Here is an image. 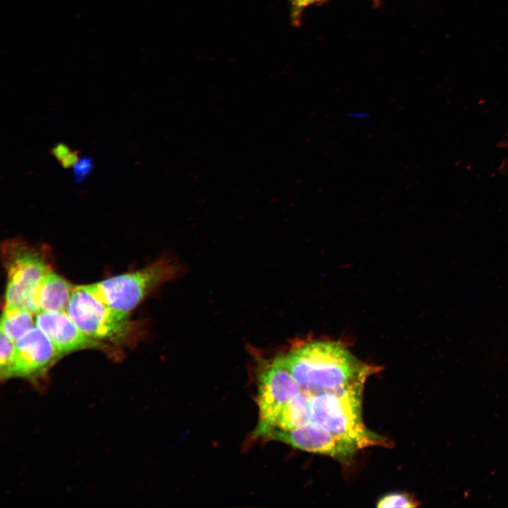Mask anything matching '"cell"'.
Segmentation results:
<instances>
[{
	"instance_id": "6da1fadb",
	"label": "cell",
	"mask_w": 508,
	"mask_h": 508,
	"mask_svg": "<svg viewBox=\"0 0 508 508\" xmlns=\"http://www.w3.org/2000/svg\"><path fill=\"white\" fill-rule=\"evenodd\" d=\"M280 358L301 389L310 392L332 390L365 380L375 370L336 341L298 344Z\"/></svg>"
},
{
	"instance_id": "7a4b0ae2",
	"label": "cell",
	"mask_w": 508,
	"mask_h": 508,
	"mask_svg": "<svg viewBox=\"0 0 508 508\" xmlns=\"http://www.w3.org/2000/svg\"><path fill=\"white\" fill-rule=\"evenodd\" d=\"M365 380L332 390L310 392L309 423L355 443L360 449L383 445L384 438L369 430L361 418L362 392Z\"/></svg>"
},
{
	"instance_id": "3957f363",
	"label": "cell",
	"mask_w": 508,
	"mask_h": 508,
	"mask_svg": "<svg viewBox=\"0 0 508 508\" xmlns=\"http://www.w3.org/2000/svg\"><path fill=\"white\" fill-rule=\"evenodd\" d=\"M179 265L169 258L158 260L137 271L114 276L85 288L106 305L129 313L161 284L175 278Z\"/></svg>"
},
{
	"instance_id": "277c9868",
	"label": "cell",
	"mask_w": 508,
	"mask_h": 508,
	"mask_svg": "<svg viewBox=\"0 0 508 508\" xmlns=\"http://www.w3.org/2000/svg\"><path fill=\"white\" fill-rule=\"evenodd\" d=\"M66 313L85 335L99 341H123L134 328L129 313L106 305L84 285L75 286Z\"/></svg>"
},
{
	"instance_id": "5b68a950",
	"label": "cell",
	"mask_w": 508,
	"mask_h": 508,
	"mask_svg": "<svg viewBox=\"0 0 508 508\" xmlns=\"http://www.w3.org/2000/svg\"><path fill=\"white\" fill-rule=\"evenodd\" d=\"M4 255L7 272L5 304L25 306L34 313L35 291L42 277L51 270L47 260L34 248L17 242L6 246Z\"/></svg>"
},
{
	"instance_id": "8992f818",
	"label": "cell",
	"mask_w": 508,
	"mask_h": 508,
	"mask_svg": "<svg viewBox=\"0 0 508 508\" xmlns=\"http://www.w3.org/2000/svg\"><path fill=\"white\" fill-rule=\"evenodd\" d=\"M300 391V385L285 367L280 356L262 361L257 398L259 421L253 437L264 438L282 408Z\"/></svg>"
},
{
	"instance_id": "52a82bcc",
	"label": "cell",
	"mask_w": 508,
	"mask_h": 508,
	"mask_svg": "<svg viewBox=\"0 0 508 508\" xmlns=\"http://www.w3.org/2000/svg\"><path fill=\"white\" fill-rule=\"evenodd\" d=\"M265 438L280 441L301 450L328 455L341 461L350 459L360 449L355 443L311 423L290 430H272Z\"/></svg>"
},
{
	"instance_id": "ba28073f",
	"label": "cell",
	"mask_w": 508,
	"mask_h": 508,
	"mask_svg": "<svg viewBox=\"0 0 508 508\" xmlns=\"http://www.w3.org/2000/svg\"><path fill=\"white\" fill-rule=\"evenodd\" d=\"M61 355L37 325L16 341L12 377H32L44 373Z\"/></svg>"
},
{
	"instance_id": "9c48e42d",
	"label": "cell",
	"mask_w": 508,
	"mask_h": 508,
	"mask_svg": "<svg viewBox=\"0 0 508 508\" xmlns=\"http://www.w3.org/2000/svg\"><path fill=\"white\" fill-rule=\"evenodd\" d=\"M35 324L48 336L61 355L85 349H103L105 344L85 335L66 312H40Z\"/></svg>"
},
{
	"instance_id": "30bf717a",
	"label": "cell",
	"mask_w": 508,
	"mask_h": 508,
	"mask_svg": "<svg viewBox=\"0 0 508 508\" xmlns=\"http://www.w3.org/2000/svg\"><path fill=\"white\" fill-rule=\"evenodd\" d=\"M74 288L72 284L49 270L42 277L35 291L34 313L66 312Z\"/></svg>"
},
{
	"instance_id": "8fae6325",
	"label": "cell",
	"mask_w": 508,
	"mask_h": 508,
	"mask_svg": "<svg viewBox=\"0 0 508 508\" xmlns=\"http://www.w3.org/2000/svg\"><path fill=\"white\" fill-rule=\"evenodd\" d=\"M310 399V392L301 389L282 408L275 420L273 427L266 435L272 430L294 429L310 423L311 408Z\"/></svg>"
},
{
	"instance_id": "7c38bea8",
	"label": "cell",
	"mask_w": 508,
	"mask_h": 508,
	"mask_svg": "<svg viewBox=\"0 0 508 508\" xmlns=\"http://www.w3.org/2000/svg\"><path fill=\"white\" fill-rule=\"evenodd\" d=\"M35 324V315L22 306L5 304L1 319V332L15 341Z\"/></svg>"
},
{
	"instance_id": "4fadbf2b",
	"label": "cell",
	"mask_w": 508,
	"mask_h": 508,
	"mask_svg": "<svg viewBox=\"0 0 508 508\" xmlns=\"http://www.w3.org/2000/svg\"><path fill=\"white\" fill-rule=\"evenodd\" d=\"M16 354V341L1 332L0 373L1 379L12 377Z\"/></svg>"
},
{
	"instance_id": "5bb4252c",
	"label": "cell",
	"mask_w": 508,
	"mask_h": 508,
	"mask_svg": "<svg viewBox=\"0 0 508 508\" xmlns=\"http://www.w3.org/2000/svg\"><path fill=\"white\" fill-rule=\"evenodd\" d=\"M418 504L410 496L401 492H392L382 497L376 504L378 507H415Z\"/></svg>"
},
{
	"instance_id": "9a60e30c",
	"label": "cell",
	"mask_w": 508,
	"mask_h": 508,
	"mask_svg": "<svg viewBox=\"0 0 508 508\" xmlns=\"http://www.w3.org/2000/svg\"><path fill=\"white\" fill-rule=\"evenodd\" d=\"M325 0H289L291 8V20L294 25H298L301 15L310 5Z\"/></svg>"
},
{
	"instance_id": "2e32d148",
	"label": "cell",
	"mask_w": 508,
	"mask_h": 508,
	"mask_svg": "<svg viewBox=\"0 0 508 508\" xmlns=\"http://www.w3.org/2000/svg\"><path fill=\"white\" fill-rule=\"evenodd\" d=\"M92 167V162L90 157L80 158L73 167L75 181L77 182L83 181L90 174Z\"/></svg>"
},
{
	"instance_id": "e0dca14e",
	"label": "cell",
	"mask_w": 508,
	"mask_h": 508,
	"mask_svg": "<svg viewBox=\"0 0 508 508\" xmlns=\"http://www.w3.org/2000/svg\"><path fill=\"white\" fill-rule=\"evenodd\" d=\"M71 152L70 147L62 143L56 144L51 149L52 155L59 162L66 157Z\"/></svg>"
},
{
	"instance_id": "ac0fdd59",
	"label": "cell",
	"mask_w": 508,
	"mask_h": 508,
	"mask_svg": "<svg viewBox=\"0 0 508 508\" xmlns=\"http://www.w3.org/2000/svg\"><path fill=\"white\" fill-rule=\"evenodd\" d=\"M79 159V151L75 150L73 152H71L66 157L60 161V163L64 169H69L71 167H73Z\"/></svg>"
},
{
	"instance_id": "d6986e66",
	"label": "cell",
	"mask_w": 508,
	"mask_h": 508,
	"mask_svg": "<svg viewBox=\"0 0 508 508\" xmlns=\"http://www.w3.org/2000/svg\"><path fill=\"white\" fill-rule=\"evenodd\" d=\"M370 116V113L363 109H355L346 113V117L349 119L363 120Z\"/></svg>"
}]
</instances>
